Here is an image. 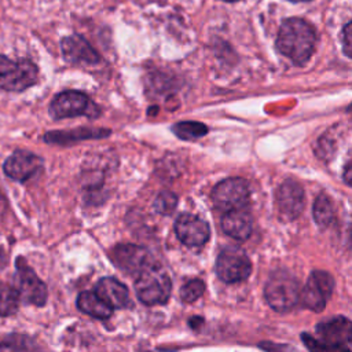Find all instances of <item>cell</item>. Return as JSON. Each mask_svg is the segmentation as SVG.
Listing matches in <instances>:
<instances>
[{"instance_id":"cell-15","label":"cell","mask_w":352,"mask_h":352,"mask_svg":"<svg viewBox=\"0 0 352 352\" xmlns=\"http://www.w3.org/2000/svg\"><path fill=\"white\" fill-rule=\"evenodd\" d=\"M319 340L344 345L352 341V322L344 316H334L316 324Z\"/></svg>"},{"instance_id":"cell-1","label":"cell","mask_w":352,"mask_h":352,"mask_svg":"<svg viewBox=\"0 0 352 352\" xmlns=\"http://www.w3.org/2000/svg\"><path fill=\"white\" fill-rule=\"evenodd\" d=\"M316 45V33L304 19H286L278 33L276 48L296 65H304L311 58Z\"/></svg>"},{"instance_id":"cell-18","label":"cell","mask_w":352,"mask_h":352,"mask_svg":"<svg viewBox=\"0 0 352 352\" xmlns=\"http://www.w3.org/2000/svg\"><path fill=\"white\" fill-rule=\"evenodd\" d=\"M110 131L104 128H88V126H81L76 128L72 131H51L44 135V140L47 143H54V144H69L74 143L78 140H85V139H100L104 136H109Z\"/></svg>"},{"instance_id":"cell-2","label":"cell","mask_w":352,"mask_h":352,"mask_svg":"<svg viewBox=\"0 0 352 352\" xmlns=\"http://www.w3.org/2000/svg\"><path fill=\"white\" fill-rule=\"evenodd\" d=\"M264 297L275 311H289L300 297L298 280L286 271H276L264 286Z\"/></svg>"},{"instance_id":"cell-30","label":"cell","mask_w":352,"mask_h":352,"mask_svg":"<svg viewBox=\"0 0 352 352\" xmlns=\"http://www.w3.org/2000/svg\"><path fill=\"white\" fill-rule=\"evenodd\" d=\"M290 1H308V0H290Z\"/></svg>"},{"instance_id":"cell-13","label":"cell","mask_w":352,"mask_h":352,"mask_svg":"<svg viewBox=\"0 0 352 352\" xmlns=\"http://www.w3.org/2000/svg\"><path fill=\"white\" fill-rule=\"evenodd\" d=\"M150 254L147 249L133 243H120L113 249L114 263L128 274H140L148 264Z\"/></svg>"},{"instance_id":"cell-8","label":"cell","mask_w":352,"mask_h":352,"mask_svg":"<svg viewBox=\"0 0 352 352\" xmlns=\"http://www.w3.org/2000/svg\"><path fill=\"white\" fill-rule=\"evenodd\" d=\"M334 287L333 276L326 271H314L300 293L301 304L315 312L326 307Z\"/></svg>"},{"instance_id":"cell-25","label":"cell","mask_w":352,"mask_h":352,"mask_svg":"<svg viewBox=\"0 0 352 352\" xmlns=\"http://www.w3.org/2000/svg\"><path fill=\"white\" fill-rule=\"evenodd\" d=\"M205 292V283L201 279H192L184 283L180 289V298L183 302L197 301Z\"/></svg>"},{"instance_id":"cell-3","label":"cell","mask_w":352,"mask_h":352,"mask_svg":"<svg viewBox=\"0 0 352 352\" xmlns=\"http://www.w3.org/2000/svg\"><path fill=\"white\" fill-rule=\"evenodd\" d=\"M139 300L146 305L165 304L172 292V282L166 272L155 265L147 267L135 282Z\"/></svg>"},{"instance_id":"cell-28","label":"cell","mask_w":352,"mask_h":352,"mask_svg":"<svg viewBox=\"0 0 352 352\" xmlns=\"http://www.w3.org/2000/svg\"><path fill=\"white\" fill-rule=\"evenodd\" d=\"M344 179H345V182H346L349 186H352V162H351V164H348V165L345 166V170H344Z\"/></svg>"},{"instance_id":"cell-4","label":"cell","mask_w":352,"mask_h":352,"mask_svg":"<svg viewBox=\"0 0 352 352\" xmlns=\"http://www.w3.org/2000/svg\"><path fill=\"white\" fill-rule=\"evenodd\" d=\"M38 77L37 66L28 60H11L0 55V88L8 92H22L34 85Z\"/></svg>"},{"instance_id":"cell-14","label":"cell","mask_w":352,"mask_h":352,"mask_svg":"<svg viewBox=\"0 0 352 352\" xmlns=\"http://www.w3.org/2000/svg\"><path fill=\"white\" fill-rule=\"evenodd\" d=\"M60 50L65 60L70 63L94 65L100 60L99 54L80 34H70L63 37L60 41Z\"/></svg>"},{"instance_id":"cell-19","label":"cell","mask_w":352,"mask_h":352,"mask_svg":"<svg viewBox=\"0 0 352 352\" xmlns=\"http://www.w3.org/2000/svg\"><path fill=\"white\" fill-rule=\"evenodd\" d=\"M77 307L84 314L89 315V316H94L96 319H107L113 312V308L110 305H107L94 292L80 293L78 297H77Z\"/></svg>"},{"instance_id":"cell-11","label":"cell","mask_w":352,"mask_h":352,"mask_svg":"<svg viewBox=\"0 0 352 352\" xmlns=\"http://www.w3.org/2000/svg\"><path fill=\"white\" fill-rule=\"evenodd\" d=\"M43 168V160L26 150H15L3 165L4 173L16 182H25Z\"/></svg>"},{"instance_id":"cell-26","label":"cell","mask_w":352,"mask_h":352,"mask_svg":"<svg viewBox=\"0 0 352 352\" xmlns=\"http://www.w3.org/2000/svg\"><path fill=\"white\" fill-rule=\"evenodd\" d=\"M177 205V197L172 191H162L154 201V209L160 214H170Z\"/></svg>"},{"instance_id":"cell-29","label":"cell","mask_w":352,"mask_h":352,"mask_svg":"<svg viewBox=\"0 0 352 352\" xmlns=\"http://www.w3.org/2000/svg\"><path fill=\"white\" fill-rule=\"evenodd\" d=\"M223 1H228V3H232V1H238V0H223Z\"/></svg>"},{"instance_id":"cell-6","label":"cell","mask_w":352,"mask_h":352,"mask_svg":"<svg viewBox=\"0 0 352 352\" xmlns=\"http://www.w3.org/2000/svg\"><path fill=\"white\" fill-rule=\"evenodd\" d=\"M252 272V263L246 253L236 248L228 246L220 252L216 260V274L226 283H236L246 279Z\"/></svg>"},{"instance_id":"cell-16","label":"cell","mask_w":352,"mask_h":352,"mask_svg":"<svg viewBox=\"0 0 352 352\" xmlns=\"http://www.w3.org/2000/svg\"><path fill=\"white\" fill-rule=\"evenodd\" d=\"M95 293L111 308H125L129 305L128 289L116 278H102L95 286Z\"/></svg>"},{"instance_id":"cell-22","label":"cell","mask_w":352,"mask_h":352,"mask_svg":"<svg viewBox=\"0 0 352 352\" xmlns=\"http://www.w3.org/2000/svg\"><path fill=\"white\" fill-rule=\"evenodd\" d=\"M0 352H36L33 341L23 334H10L0 340Z\"/></svg>"},{"instance_id":"cell-24","label":"cell","mask_w":352,"mask_h":352,"mask_svg":"<svg viewBox=\"0 0 352 352\" xmlns=\"http://www.w3.org/2000/svg\"><path fill=\"white\" fill-rule=\"evenodd\" d=\"M301 340H302L304 345H305L311 352H351V351L346 349L344 345L326 342V341L318 340V338H315V337H312L311 334H307V333H302V334H301Z\"/></svg>"},{"instance_id":"cell-17","label":"cell","mask_w":352,"mask_h":352,"mask_svg":"<svg viewBox=\"0 0 352 352\" xmlns=\"http://www.w3.org/2000/svg\"><path fill=\"white\" fill-rule=\"evenodd\" d=\"M221 228L231 238L243 241L252 234V216L245 208L226 212L221 219Z\"/></svg>"},{"instance_id":"cell-10","label":"cell","mask_w":352,"mask_h":352,"mask_svg":"<svg viewBox=\"0 0 352 352\" xmlns=\"http://www.w3.org/2000/svg\"><path fill=\"white\" fill-rule=\"evenodd\" d=\"M275 202L280 217L286 221L298 217L304 209V191L302 187L293 182H283L275 194Z\"/></svg>"},{"instance_id":"cell-21","label":"cell","mask_w":352,"mask_h":352,"mask_svg":"<svg viewBox=\"0 0 352 352\" xmlns=\"http://www.w3.org/2000/svg\"><path fill=\"white\" fill-rule=\"evenodd\" d=\"M172 132L182 140H195L208 133V126L197 121H180L172 126Z\"/></svg>"},{"instance_id":"cell-20","label":"cell","mask_w":352,"mask_h":352,"mask_svg":"<svg viewBox=\"0 0 352 352\" xmlns=\"http://www.w3.org/2000/svg\"><path fill=\"white\" fill-rule=\"evenodd\" d=\"M21 294L7 283H0V316H11L18 311Z\"/></svg>"},{"instance_id":"cell-12","label":"cell","mask_w":352,"mask_h":352,"mask_svg":"<svg viewBox=\"0 0 352 352\" xmlns=\"http://www.w3.org/2000/svg\"><path fill=\"white\" fill-rule=\"evenodd\" d=\"M175 232L177 238L187 246H201L210 235L209 226L198 216L183 213L175 223Z\"/></svg>"},{"instance_id":"cell-9","label":"cell","mask_w":352,"mask_h":352,"mask_svg":"<svg viewBox=\"0 0 352 352\" xmlns=\"http://www.w3.org/2000/svg\"><path fill=\"white\" fill-rule=\"evenodd\" d=\"M16 271H18V292L21 298L33 305H44L47 301V286L36 275V272L25 263L22 257L16 258Z\"/></svg>"},{"instance_id":"cell-27","label":"cell","mask_w":352,"mask_h":352,"mask_svg":"<svg viewBox=\"0 0 352 352\" xmlns=\"http://www.w3.org/2000/svg\"><path fill=\"white\" fill-rule=\"evenodd\" d=\"M342 48L345 55L352 58V22L346 23L342 30Z\"/></svg>"},{"instance_id":"cell-23","label":"cell","mask_w":352,"mask_h":352,"mask_svg":"<svg viewBox=\"0 0 352 352\" xmlns=\"http://www.w3.org/2000/svg\"><path fill=\"white\" fill-rule=\"evenodd\" d=\"M314 219L315 221L322 226L326 227L329 226L333 220H334V209L331 205V201L329 199L327 195L320 194L314 204Z\"/></svg>"},{"instance_id":"cell-5","label":"cell","mask_w":352,"mask_h":352,"mask_svg":"<svg viewBox=\"0 0 352 352\" xmlns=\"http://www.w3.org/2000/svg\"><path fill=\"white\" fill-rule=\"evenodd\" d=\"M48 111L55 120L77 117L82 114L96 117L100 113L99 107L84 92L80 91H65L55 95Z\"/></svg>"},{"instance_id":"cell-7","label":"cell","mask_w":352,"mask_h":352,"mask_svg":"<svg viewBox=\"0 0 352 352\" xmlns=\"http://www.w3.org/2000/svg\"><path fill=\"white\" fill-rule=\"evenodd\" d=\"M212 201L223 212L242 209L249 201V186L241 177L221 180L212 191Z\"/></svg>"}]
</instances>
